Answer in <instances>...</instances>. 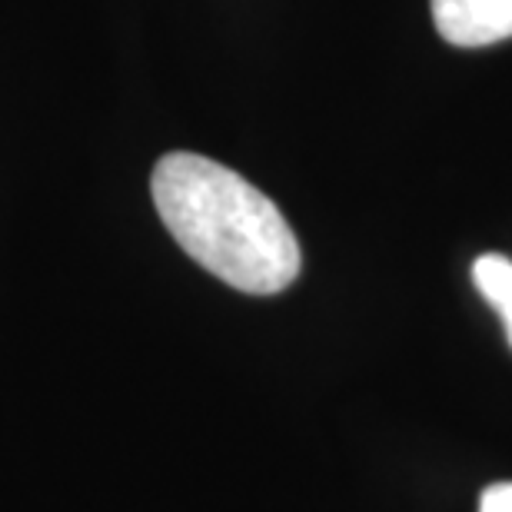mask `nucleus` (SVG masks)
Returning a JSON list of instances; mask_svg holds the SVG:
<instances>
[{"label":"nucleus","mask_w":512,"mask_h":512,"mask_svg":"<svg viewBox=\"0 0 512 512\" xmlns=\"http://www.w3.org/2000/svg\"><path fill=\"white\" fill-rule=\"evenodd\" d=\"M479 512H512V483H493L479 496Z\"/></svg>","instance_id":"4"},{"label":"nucleus","mask_w":512,"mask_h":512,"mask_svg":"<svg viewBox=\"0 0 512 512\" xmlns=\"http://www.w3.org/2000/svg\"><path fill=\"white\" fill-rule=\"evenodd\" d=\"M150 193L180 250L233 290L273 296L300 276L293 227L237 170L200 153H167L153 167Z\"/></svg>","instance_id":"1"},{"label":"nucleus","mask_w":512,"mask_h":512,"mask_svg":"<svg viewBox=\"0 0 512 512\" xmlns=\"http://www.w3.org/2000/svg\"><path fill=\"white\" fill-rule=\"evenodd\" d=\"M439 37L453 47H489L512 37V0H429Z\"/></svg>","instance_id":"2"},{"label":"nucleus","mask_w":512,"mask_h":512,"mask_svg":"<svg viewBox=\"0 0 512 512\" xmlns=\"http://www.w3.org/2000/svg\"><path fill=\"white\" fill-rule=\"evenodd\" d=\"M473 283L476 290L496 306V313L503 316L506 336L512 343V260L499 253H486L473 263Z\"/></svg>","instance_id":"3"}]
</instances>
